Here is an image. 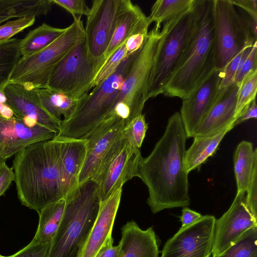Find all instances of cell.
I'll return each mask as SVG.
<instances>
[{"label": "cell", "instance_id": "7c38bea8", "mask_svg": "<svg viewBox=\"0 0 257 257\" xmlns=\"http://www.w3.org/2000/svg\"><path fill=\"white\" fill-rule=\"evenodd\" d=\"M216 218L202 216L169 238L161 257H210L212 254Z\"/></svg>", "mask_w": 257, "mask_h": 257}, {"label": "cell", "instance_id": "f546056e", "mask_svg": "<svg viewBox=\"0 0 257 257\" xmlns=\"http://www.w3.org/2000/svg\"><path fill=\"white\" fill-rule=\"evenodd\" d=\"M195 0H158L152 7L148 17L154 27L161 29L162 25L169 23L190 11Z\"/></svg>", "mask_w": 257, "mask_h": 257}, {"label": "cell", "instance_id": "7402d4cb", "mask_svg": "<svg viewBox=\"0 0 257 257\" xmlns=\"http://www.w3.org/2000/svg\"><path fill=\"white\" fill-rule=\"evenodd\" d=\"M121 232L118 257H158L159 240L153 227L143 230L131 221L121 227Z\"/></svg>", "mask_w": 257, "mask_h": 257}, {"label": "cell", "instance_id": "ffe728a7", "mask_svg": "<svg viewBox=\"0 0 257 257\" xmlns=\"http://www.w3.org/2000/svg\"><path fill=\"white\" fill-rule=\"evenodd\" d=\"M151 22L141 8L129 0H120L114 31L103 57V63L133 34L148 32Z\"/></svg>", "mask_w": 257, "mask_h": 257}, {"label": "cell", "instance_id": "1f68e13d", "mask_svg": "<svg viewBox=\"0 0 257 257\" xmlns=\"http://www.w3.org/2000/svg\"><path fill=\"white\" fill-rule=\"evenodd\" d=\"M257 226L244 232L231 245L215 257H257Z\"/></svg>", "mask_w": 257, "mask_h": 257}, {"label": "cell", "instance_id": "ac0fdd59", "mask_svg": "<svg viewBox=\"0 0 257 257\" xmlns=\"http://www.w3.org/2000/svg\"><path fill=\"white\" fill-rule=\"evenodd\" d=\"M122 122L95 127L85 138L87 140L85 157L79 175L78 183L91 179L113 143L121 135Z\"/></svg>", "mask_w": 257, "mask_h": 257}, {"label": "cell", "instance_id": "9c48e42d", "mask_svg": "<svg viewBox=\"0 0 257 257\" xmlns=\"http://www.w3.org/2000/svg\"><path fill=\"white\" fill-rule=\"evenodd\" d=\"M235 7L230 0H213L216 70H222L246 45L256 41L250 19Z\"/></svg>", "mask_w": 257, "mask_h": 257}, {"label": "cell", "instance_id": "6da1fadb", "mask_svg": "<svg viewBox=\"0 0 257 257\" xmlns=\"http://www.w3.org/2000/svg\"><path fill=\"white\" fill-rule=\"evenodd\" d=\"M187 137L179 112L168 119L165 132L140 165V179L147 186V203L153 213L190 204L188 173L184 159Z\"/></svg>", "mask_w": 257, "mask_h": 257}, {"label": "cell", "instance_id": "b9f144b4", "mask_svg": "<svg viewBox=\"0 0 257 257\" xmlns=\"http://www.w3.org/2000/svg\"><path fill=\"white\" fill-rule=\"evenodd\" d=\"M15 180V175L12 168L8 167L6 162L0 166V197L9 188Z\"/></svg>", "mask_w": 257, "mask_h": 257}, {"label": "cell", "instance_id": "9a60e30c", "mask_svg": "<svg viewBox=\"0 0 257 257\" xmlns=\"http://www.w3.org/2000/svg\"><path fill=\"white\" fill-rule=\"evenodd\" d=\"M56 135L35 122L0 115V157L7 160L29 146L52 140Z\"/></svg>", "mask_w": 257, "mask_h": 257}, {"label": "cell", "instance_id": "52a82bcc", "mask_svg": "<svg viewBox=\"0 0 257 257\" xmlns=\"http://www.w3.org/2000/svg\"><path fill=\"white\" fill-rule=\"evenodd\" d=\"M73 22L49 46L31 55L22 57L14 67L10 82L28 89L48 88L50 76L56 67L76 46L85 41L84 28L81 17Z\"/></svg>", "mask_w": 257, "mask_h": 257}, {"label": "cell", "instance_id": "7a4b0ae2", "mask_svg": "<svg viewBox=\"0 0 257 257\" xmlns=\"http://www.w3.org/2000/svg\"><path fill=\"white\" fill-rule=\"evenodd\" d=\"M62 141L39 142L16 155L13 162L18 198L21 203L38 213L64 198L62 191Z\"/></svg>", "mask_w": 257, "mask_h": 257}, {"label": "cell", "instance_id": "836d02e7", "mask_svg": "<svg viewBox=\"0 0 257 257\" xmlns=\"http://www.w3.org/2000/svg\"><path fill=\"white\" fill-rule=\"evenodd\" d=\"M148 128L145 116L141 114L124 125L123 134L131 147L140 149Z\"/></svg>", "mask_w": 257, "mask_h": 257}, {"label": "cell", "instance_id": "603a6c76", "mask_svg": "<svg viewBox=\"0 0 257 257\" xmlns=\"http://www.w3.org/2000/svg\"><path fill=\"white\" fill-rule=\"evenodd\" d=\"M60 141H62V191L65 198L79 185V175L85 157L87 140L78 139Z\"/></svg>", "mask_w": 257, "mask_h": 257}, {"label": "cell", "instance_id": "3957f363", "mask_svg": "<svg viewBox=\"0 0 257 257\" xmlns=\"http://www.w3.org/2000/svg\"><path fill=\"white\" fill-rule=\"evenodd\" d=\"M197 16L178 65L163 94L182 100L216 70L213 0H196Z\"/></svg>", "mask_w": 257, "mask_h": 257}, {"label": "cell", "instance_id": "2e32d148", "mask_svg": "<svg viewBox=\"0 0 257 257\" xmlns=\"http://www.w3.org/2000/svg\"><path fill=\"white\" fill-rule=\"evenodd\" d=\"M4 93L15 117L35 122L56 135L59 133L61 122L50 115L43 107L37 89H28L21 84L9 82Z\"/></svg>", "mask_w": 257, "mask_h": 257}, {"label": "cell", "instance_id": "ab89813d", "mask_svg": "<svg viewBox=\"0 0 257 257\" xmlns=\"http://www.w3.org/2000/svg\"><path fill=\"white\" fill-rule=\"evenodd\" d=\"M50 243H36L31 241L26 246L15 254L6 257H46Z\"/></svg>", "mask_w": 257, "mask_h": 257}, {"label": "cell", "instance_id": "7dc6e473", "mask_svg": "<svg viewBox=\"0 0 257 257\" xmlns=\"http://www.w3.org/2000/svg\"><path fill=\"white\" fill-rule=\"evenodd\" d=\"M180 220L182 227H185L199 219L201 216L199 213L192 210L187 207H183Z\"/></svg>", "mask_w": 257, "mask_h": 257}, {"label": "cell", "instance_id": "f6af8a7d", "mask_svg": "<svg viewBox=\"0 0 257 257\" xmlns=\"http://www.w3.org/2000/svg\"><path fill=\"white\" fill-rule=\"evenodd\" d=\"M113 240L111 235H109L99 249L95 257H118L119 245H113Z\"/></svg>", "mask_w": 257, "mask_h": 257}, {"label": "cell", "instance_id": "277c9868", "mask_svg": "<svg viewBox=\"0 0 257 257\" xmlns=\"http://www.w3.org/2000/svg\"><path fill=\"white\" fill-rule=\"evenodd\" d=\"M65 199L62 218L46 257H80L99 211L98 185L87 180Z\"/></svg>", "mask_w": 257, "mask_h": 257}, {"label": "cell", "instance_id": "d4e9b609", "mask_svg": "<svg viewBox=\"0 0 257 257\" xmlns=\"http://www.w3.org/2000/svg\"><path fill=\"white\" fill-rule=\"evenodd\" d=\"M234 170L237 192L246 191L253 172L257 169V150L251 142L242 141L233 155Z\"/></svg>", "mask_w": 257, "mask_h": 257}, {"label": "cell", "instance_id": "7bdbcfd3", "mask_svg": "<svg viewBox=\"0 0 257 257\" xmlns=\"http://www.w3.org/2000/svg\"><path fill=\"white\" fill-rule=\"evenodd\" d=\"M148 32L135 33L126 40L124 44L128 56L137 51L141 47Z\"/></svg>", "mask_w": 257, "mask_h": 257}, {"label": "cell", "instance_id": "4dcf8cb0", "mask_svg": "<svg viewBox=\"0 0 257 257\" xmlns=\"http://www.w3.org/2000/svg\"><path fill=\"white\" fill-rule=\"evenodd\" d=\"M20 41L17 38L0 41V91H4L9 83L11 73L22 56Z\"/></svg>", "mask_w": 257, "mask_h": 257}, {"label": "cell", "instance_id": "f35d334b", "mask_svg": "<svg viewBox=\"0 0 257 257\" xmlns=\"http://www.w3.org/2000/svg\"><path fill=\"white\" fill-rule=\"evenodd\" d=\"M52 2L70 13L73 18L77 15L87 16L89 13L90 8L84 0H52Z\"/></svg>", "mask_w": 257, "mask_h": 257}, {"label": "cell", "instance_id": "681fc988", "mask_svg": "<svg viewBox=\"0 0 257 257\" xmlns=\"http://www.w3.org/2000/svg\"><path fill=\"white\" fill-rule=\"evenodd\" d=\"M6 159H5L0 157V166L4 163L6 162Z\"/></svg>", "mask_w": 257, "mask_h": 257}, {"label": "cell", "instance_id": "5b68a950", "mask_svg": "<svg viewBox=\"0 0 257 257\" xmlns=\"http://www.w3.org/2000/svg\"><path fill=\"white\" fill-rule=\"evenodd\" d=\"M165 34L164 31L154 27L148 32L136 54L112 107L96 126L119 122L126 124L142 114L149 99L153 68Z\"/></svg>", "mask_w": 257, "mask_h": 257}, {"label": "cell", "instance_id": "816d5d0a", "mask_svg": "<svg viewBox=\"0 0 257 257\" xmlns=\"http://www.w3.org/2000/svg\"></svg>", "mask_w": 257, "mask_h": 257}, {"label": "cell", "instance_id": "4fadbf2b", "mask_svg": "<svg viewBox=\"0 0 257 257\" xmlns=\"http://www.w3.org/2000/svg\"><path fill=\"white\" fill-rule=\"evenodd\" d=\"M120 0H93L84 28L88 56L103 63V57L112 38Z\"/></svg>", "mask_w": 257, "mask_h": 257}, {"label": "cell", "instance_id": "cb8c5ba5", "mask_svg": "<svg viewBox=\"0 0 257 257\" xmlns=\"http://www.w3.org/2000/svg\"><path fill=\"white\" fill-rule=\"evenodd\" d=\"M37 92L44 109L52 117L61 122L68 120L73 116L86 96L75 98L49 88L38 89Z\"/></svg>", "mask_w": 257, "mask_h": 257}, {"label": "cell", "instance_id": "8992f818", "mask_svg": "<svg viewBox=\"0 0 257 257\" xmlns=\"http://www.w3.org/2000/svg\"><path fill=\"white\" fill-rule=\"evenodd\" d=\"M137 51L126 57L112 74L91 90L73 116L62 121L60 131L53 139H83L92 131L112 107Z\"/></svg>", "mask_w": 257, "mask_h": 257}, {"label": "cell", "instance_id": "8d00e7d4", "mask_svg": "<svg viewBox=\"0 0 257 257\" xmlns=\"http://www.w3.org/2000/svg\"><path fill=\"white\" fill-rule=\"evenodd\" d=\"M36 17L27 16L10 20L0 26V41L10 39L13 36L32 26Z\"/></svg>", "mask_w": 257, "mask_h": 257}, {"label": "cell", "instance_id": "5bb4252c", "mask_svg": "<svg viewBox=\"0 0 257 257\" xmlns=\"http://www.w3.org/2000/svg\"><path fill=\"white\" fill-rule=\"evenodd\" d=\"M245 191L236 193L228 210L216 219L212 254L215 257L233 244L248 229L257 226V220L246 202Z\"/></svg>", "mask_w": 257, "mask_h": 257}, {"label": "cell", "instance_id": "484cf974", "mask_svg": "<svg viewBox=\"0 0 257 257\" xmlns=\"http://www.w3.org/2000/svg\"><path fill=\"white\" fill-rule=\"evenodd\" d=\"M233 127H229L219 134L211 137H195L190 147L186 151L184 165L187 173L200 169L209 157L216 152L219 145L226 133Z\"/></svg>", "mask_w": 257, "mask_h": 257}, {"label": "cell", "instance_id": "e0dca14e", "mask_svg": "<svg viewBox=\"0 0 257 257\" xmlns=\"http://www.w3.org/2000/svg\"><path fill=\"white\" fill-rule=\"evenodd\" d=\"M220 72L221 70L216 69L191 95L182 100L180 113L187 138L192 137L219 97Z\"/></svg>", "mask_w": 257, "mask_h": 257}, {"label": "cell", "instance_id": "44dd1931", "mask_svg": "<svg viewBox=\"0 0 257 257\" xmlns=\"http://www.w3.org/2000/svg\"><path fill=\"white\" fill-rule=\"evenodd\" d=\"M122 191L121 187L106 200L100 202L97 218L80 257H95L107 237L111 235Z\"/></svg>", "mask_w": 257, "mask_h": 257}, {"label": "cell", "instance_id": "ee69618b", "mask_svg": "<svg viewBox=\"0 0 257 257\" xmlns=\"http://www.w3.org/2000/svg\"><path fill=\"white\" fill-rule=\"evenodd\" d=\"M235 6L245 11L250 20L257 23V1L255 0H230Z\"/></svg>", "mask_w": 257, "mask_h": 257}, {"label": "cell", "instance_id": "f907efd6", "mask_svg": "<svg viewBox=\"0 0 257 257\" xmlns=\"http://www.w3.org/2000/svg\"><path fill=\"white\" fill-rule=\"evenodd\" d=\"M0 257H6V256H3L1 254H0Z\"/></svg>", "mask_w": 257, "mask_h": 257}, {"label": "cell", "instance_id": "ba28073f", "mask_svg": "<svg viewBox=\"0 0 257 257\" xmlns=\"http://www.w3.org/2000/svg\"><path fill=\"white\" fill-rule=\"evenodd\" d=\"M198 13L197 1L193 8L172 22L163 25L165 32L150 77L148 97L163 94L182 56Z\"/></svg>", "mask_w": 257, "mask_h": 257}, {"label": "cell", "instance_id": "d6986e66", "mask_svg": "<svg viewBox=\"0 0 257 257\" xmlns=\"http://www.w3.org/2000/svg\"><path fill=\"white\" fill-rule=\"evenodd\" d=\"M238 89V86L234 82L221 89L217 101L196 128L193 138L213 137L234 127Z\"/></svg>", "mask_w": 257, "mask_h": 257}, {"label": "cell", "instance_id": "8fae6325", "mask_svg": "<svg viewBox=\"0 0 257 257\" xmlns=\"http://www.w3.org/2000/svg\"><path fill=\"white\" fill-rule=\"evenodd\" d=\"M102 64L88 56L85 41L73 49L53 70L48 88L75 98L86 96Z\"/></svg>", "mask_w": 257, "mask_h": 257}, {"label": "cell", "instance_id": "30bf717a", "mask_svg": "<svg viewBox=\"0 0 257 257\" xmlns=\"http://www.w3.org/2000/svg\"><path fill=\"white\" fill-rule=\"evenodd\" d=\"M140 149L131 147L123 134L113 143L91 178L98 185L100 202L106 200L134 177L140 178Z\"/></svg>", "mask_w": 257, "mask_h": 257}, {"label": "cell", "instance_id": "e575fe53", "mask_svg": "<svg viewBox=\"0 0 257 257\" xmlns=\"http://www.w3.org/2000/svg\"><path fill=\"white\" fill-rule=\"evenodd\" d=\"M124 43L104 62L94 77L91 85V89L112 74L122 61L128 56Z\"/></svg>", "mask_w": 257, "mask_h": 257}, {"label": "cell", "instance_id": "4316f807", "mask_svg": "<svg viewBox=\"0 0 257 257\" xmlns=\"http://www.w3.org/2000/svg\"><path fill=\"white\" fill-rule=\"evenodd\" d=\"M53 5L52 0H0V26L13 19L46 15Z\"/></svg>", "mask_w": 257, "mask_h": 257}, {"label": "cell", "instance_id": "74e56055", "mask_svg": "<svg viewBox=\"0 0 257 257\" xmlns=\"http://www.w3.org/2000/svg\"><path fill=\"white\" fill-rule=\"evenodd\" d=\"M255 69H257L256 41L253 44L249 53L236 72L233 82L238 86L248 73Z\"/></svg>", "mask_w": 257, "mask_h": 257}, {"label": "cell", "instance_id": "d590c367", "mask_svg": "<svg viewBox=\"0 0 257 257\" xmlns=\"http://www.w3.org/2000/svg\"><path fill=\"white\" fill-rule=\"evenodd\" d=\"M254 42L246 45L221 70L219 84V88L220 89L224 88L233 83L234 78L236 72L249 53Z\"/></svg>", "mask_w": 257, "mask_h": 257}, {"label": "cell", "instance_id": "bcb514c9", "mask_svg": "<svg viewBox=\"0 0 257 257\" xmlns=\"http://www.w3.org/2000/svg\"><path fill=\"white\" fill-rule=\"evenodd\" d=\"M257 117V107L255 99L251 102L242 110L239 116L235 120L233 125H235L250 118Z\"/></svg>", "mask_w": 257, "mask_h": 257}, {"label": "cell", "instance_id": "c3c4849f", "mask_svg": "<svg viewBox=\"0 0 257 257\" xmlns=\"http://www.w3.org/2000/svg\"><path fill=\"white\" fill-rule=\"evenodd\" d=\"M0 115L7 117L14 116L12 110L7 104L4 91H0Z\"/></svg>", "mask_w": 257, "mask_h": 257}, {"label": "cell", "instance_id": "f1b7e54d", "mask_svg": "<svg viewBox=\"0 0 257 257\" xmlns=\"http://www.w3.org/2000/svg\"><path fill=\"white\" fill-rule=\"evenodd\" d=\"M66 28L52 27L46 23L30 31L25 38L21 39L20 48L22 57L34 54L46 48L65 31Z\"/></svg>", "mask_w": 257, "mask_h": 257}, {"label": "cell", "instance_id": "83f0119b", "mask_svg": "<svg viewBox=\"0 0 257 257\" xmlns=\"http://www.w3.org/2000/svg\"><path fill=\"white\" fill-rule=\"evenodd\" d=\"M66 201L65 198L49 204L38 213V227L32 240L36 243H50L55 236L63 215Z\"/></svg>", "mask_w": 257, "mask_h": 257}, {"label": "cell", "instance_id": "d6a6232c", "mask_svg": "<svg viewBox=\"0 0 257 257\" xmlns=\"http://www.w3.org/2000/svg\"><path fill=\"white\" fill-rule=\"evenodd\" d=\"M257 91V69L250 72L238 86L236 96L235 118L255 99Z\"/></svg>", "mask_w": 257, "mask_h": 257}, {"label": "cell", "instance_id": "60d3db41", "mask_svg": "<svg viewBox=\"0 0 257 257\" xmlns=\"http://www.w3.org/2000/svg\"><path fill=\"white\" fill-rule=\"evenodd\" d=\"M246 204L255 218H257V169L255 170L247 188Z\"/></svg>", "mask_w": 257, "mask_h": 257}]
</instances>
